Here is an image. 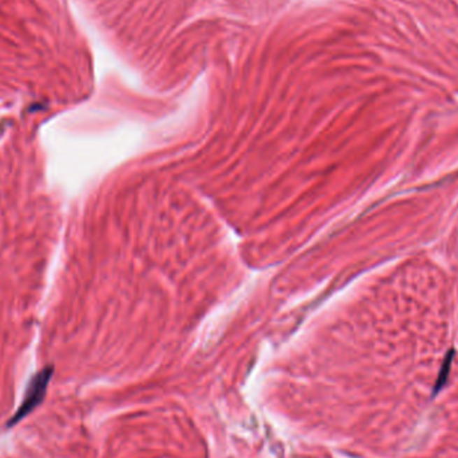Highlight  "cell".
Here are the masks:
<instances>
[{
    "instance_id": "6da1fadb",
    "label": "cell",
    "mask_w": 458,
    "mask_h": 458,
    "mask_svg": "<svg viewBox=\"0 0 458 458\" xmlns=\"http://www.w3.org/2000/svg\"><path fill=\"white\" fill-rule=\"evenodd\" d=\"M51 375H52V368L48 367L43 371L38 373L32 378L26 395H24V399H23L20 408L16 411L15 415L13 417V420L8 422V427H13V425H15L16 422L23 420L27 414H30L43 401Z\"/></svg>"
},
{
    "instance_id": "7a4b0ae2",
    "label": "cell",
    "mask_w": 458,
    "mask_h": 458,
    "mask_svg": "<svg viewBox=\"0 0 458 458\" xmlns=\"http://www.w3.org/2000/svg\"><path fill=\"white\" fill-rule=\"evenodd\" d=\"M453 357H455V350L448 351V354H446L445 359H443V364H441V368H440V373H438V378L436 380L433 394L436 395L437 393H440L443 390V386L446 385L448 380H449V374H450L452 364H453Z\"/></svg>"
}]
</instances>
